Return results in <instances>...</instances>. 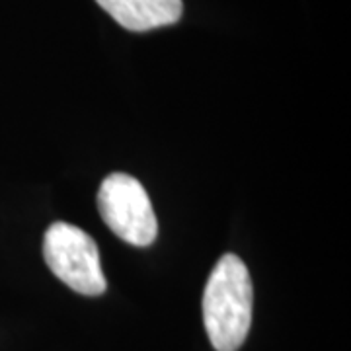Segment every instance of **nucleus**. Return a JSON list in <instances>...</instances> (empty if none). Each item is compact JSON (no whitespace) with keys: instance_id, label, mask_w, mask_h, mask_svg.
<instances>
[{"instance_id":"f257e3e1","label":"nucleus","mask_w":351,"mask_h":351,"mask_svg":"<svg viewBox=\"0 0 351 351\" xmlns=\"http://www.w3.org/2000/svg\"><path fill=\"white\" fill-rule=\"evenodd\" d=\"M254 289L246 263L225 254L203 291V324L217 351H239L250 332Z\"/></svg>"},{"instance_id":"f03ea898","label":"nucleus","mask_w":351,"mask_h":351,"mask_svg":"<svg viewBox=\"0 0 351 351\" xmlns=\"http://www.w3.org/2000/svg\"><path fill=\"white\" fill-rule=\"evenodd\" d=\"M43 258L64 285L86 297L101 295L108 281L94 239L69 223H53L43 237Z\"/></svg>"},{"instance_id":"7ed1b4c3","label":"nucleus","mask_w":351,"mask_h":351,"mask_svg":"<svg viewBox=\"0 0 351 351\" xmlns=\"http://www.w3.org/2000/svg\"><path fill=\"white\" fill-rule=\"evenodd\" d=\"M98 211L113 234L137 248L151 246L158 234L151 197L133 176L115 172L101 182Z\"/></svg>"},{"instance_id":"20e7f679","label":"nucleus","mask_w":351,"mask_h":351,"mask_svg":"<svg viewBox=\"0 0 351 351\" xmlns=\"http://www.w3.org/2000/svg\"><path fill=\"white\" fill-rule=\"evenodd\" d=\"M106 12L129 32H149L176 24L182 16V0H96Z\"/></svg>"}]
</instances>
